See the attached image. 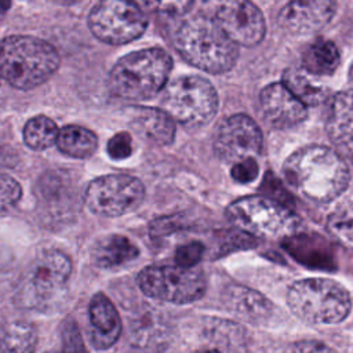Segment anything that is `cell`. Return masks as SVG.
Here are the masks:
<instances>
[{"label":"cell","mask_w":353,"mask_h":353,"mask_svg":"<svg viewBox=\"0 0 353 353\" xmlns=\"http://www.w3.org/2000/svg\"><path fill=\"white\" fill-rule=\"evenodd\" d=\"M132 125L146 139L157 145H170L175 138V121L163 109L135 108Z\"/></svg>","instance_id":"obj_19"},{"label":"cell","mask_w":353,"mask_h":353,"mask_svg":"<svg viewBox=\"0 0 353 353\" xmlns=\"http://www.w3.org/2000/svg\"><path fill=\"white\" fill-rule=\"evenodd\" d=\"M148 7H153L154 11L163 12L167 15H182L185 14L192 6V1H165V3H148Z\"/></svg>","instance_id":"obj_33"},{"label":"cell","mask_w":353,"mask_h":353,"mask_svg":"<svg viewBox=\"0 0 353 353\" xmlns=\"http://www.w3.org/2000/svg\"><path fill=\"white\" fill-rule=\"evenodd\" d=\"M226 218L237 229L265 237H285L298 226V216L284 204L265 196H247L230 203Z\"/></svg>","instance_id":"obj_7"},{"label":"cell","mask_w":353,"mask_h":353,"mask_svg":"<svg viewBox=\"0 0 353 353\" xmlns=\"http://www.w3.org/2000/svg\"><path fill=\"white\" fill-rule=\"evenodd\" d=\"M228 306L232 312L250 321H262L272 313V303L259 292L247 287H232L228 292Z\"/></svg>","instance_id":"obj_20"},{"label":"cell","mask_w":353,"mask_h":353,"mask_svg":"<svg viewBox=\"0 0 353 353\" xmlns=\"http://www.w3.org/2000/svg\"><path fill=\"white\" fill-rule=\"evenodd\" d=\"M172 44L186 62L211 74L230 70L239 58V46L208 17L182 21Z\"/></svg>","instance_id":"obj_2"},{"label":"cell","mask_w":353,"mask_h":353,"mask_svg":"<svg viewBox=\"0 0 353 353\" xmlns=\"http://www.w3.org/2000/svg\"><path fill=\"white\" fill-rule=\"evenodd\" d=\"M215 87L200 76H179L167 84L161 109L185 128L196 130L208 124L218 112Z\"/></svg>","instance_id":"obj_6"},{"label":"cell","mask_w":353,"mask_h":353,"mask_svg":"<svg viewBox=\"0 0 353 353\" xmlns=\"http://www.w3.org/2000/svg\"><path fill=\"white\" fill-rule=\"evenodd\" d=\"M61 58L48 41L11 34L0 40V79L18 90H32L46 83L59 68Z\"/></svg>","instance_id":"obj_3"},{"label":"cell","mask_w":353,"mask_h":353,"mask_svg":"<svg viewBox=\"0 0 353 353\" xmlns=\"http://www.w3.org/2000/svg\"><path fill=\"white\" fill-rule=\"evenodd\" d=\"M108 154L113 160H123L127 159L132 153V139L131 135L125 131L114 134L109 141L106 146Z\"/></svg>","instance_id":"obj_31"},{"label":"cell","mask_w":353,"mask_h":353,"mask_svg":"<svg viewBox=\"0 0 353 353\" xmlns=\"http://www.w3.org/2000/svg\"><path fill=\"white\" fill-rule=\"evenodd\" d=\"M171 55L160 48H143L121 57L108 79L110 91L123 99L143 101L157 95L168 81Z\"/></svg>","instance_id":"obj_4"},{"label":"cell","mask_w":353,"mask_h":353,"mask_svg":"<svg viewBox=\"0 0 353 353\" xmlns=\"http://www.w3.org/2000/svg\"><path fill=\"white\" fill-rule=\"evenodd\" d=\"M259 103L265 120L279 130L295 127L307 116V106L283 83H272L266 85L261 91Z\"/></svg>","instance_id":"obj_14"},{"label":"cell","mask_w":353,"mask_h":353,"mask_svg":"<svg viewBox=\"0 0 353 353\" xmlns=\"http://www.w3.org/2000/svg\"><path fill=\"white\" fill-rule=\"evenodd\" d=\"M137 283L149 298L183 305L200 299L205 292V277L200 269L172 265L143 268Z\"/></svg>","instance_id":"obj_8"},{"label":"cell","mask_w":353,"mask_h":353,"mask_svg":"<svg viewBox=\"0 0 353 353\" xmlns=\"http://www.w3.org/2000/svg\"><path fill=\"white\" fill-rule=\"evenodd\" d=\"M171 341V330L159 316L148 312L131 321L130 345L137 353H160Z\"/></svg>","instance_id":"obj_18"},{"label":"cell","mask_w":353,"mask_h":353,"mask_svg":"<svg viewBox=\"0 0 353 353\" xmlns=\"http://www.w3.org/2000/svg\"><path fill=\"white\" fill-rule=\"evenodd\" d=\"M204 245L199 241H192L189 244L178 247L175 252V262L182 268H194L203 258Z\"/></svg>","instance_id":"obj_30"},{"label":"cell","mask_w":353,"mask_h":353,"mask_svg":"<svg viewBox=\"0 0 353 353\" xmlns=\"http://www.w3.org/2000/svg\"><path fill=\"white\" fill-rule=\"evenodd\" d=\"M200 353H221L219 350H215V349H211V350H203Z\"/></svg>","instance_id":"obj_36"},{"label":"cell","mask_w":353,"mask_h":353,"mask_svg":"<svg viewBox=\"0 0 353 353\" xmlns=\"http://www.w3.org/2000/svg\"><path fill=\"white\" fill-rule=\"evenodd\" d=\"M83 199L88 211L95 215L121 216L142 204L145 186L132 175L110 174L91 181Z\"/></svg>","instance_id":"obj_11"},{"label":"cell","mask_w":353,"mask_h":353,"mask_svg":"<svg viewBox=\"0 0 353 353\" xmlns=\"http://www.w3.org/2000/svg\"><path fill=\"white\" fill-rule=\"evenodd\" d=\"M22 196V188L17 179L0 174V211L14 207Z\"/></svg>","instance_id":"obj_29"},{"label":"cell","mask_w":353,"mask_h":353,"mask_svg":"<svg viewBox=\"0 0 353 353\" xmlns=\"http://www.w3.org/2000/svg\"><path fill=\"white\" fill-rule=\"evenodd\" d=\"M291 312L310 324H336L347 317L352 301L347 290L331 279H303L287 292Z\"/></svg>","instance_id":"obj_5"},{"label":"cell","mask_w":353,"mask_h":353,"mask_svg":"<svg viewBox=\"0 0 353 353\" xmlns=\"http://www.w3.org/2000/svg\"><path fill=\"white\" fill-rule=\"evenodd\" d=\"M88 28L103 43L127 44L142 36L148 28V17L137 3L105 0L91 8Z\"/></svg>","instance_id":"obj_10"},{"label":"cell","mask_w":353,"mask_h":353,"mask_svg":"<svg viewBox=\"0 0 353 353\" xmlns=\"http://www.w3.org/2000/svg\"><path fill=\"white\" fill-rule=\"evenodd\" d=\"M88 316L91 345L97 349L110 347L121 332V319L112 301L101 292L95 294L90 302Z\"/></svg>","instance_id":"obj_17"},{"label":"cell","mask_w":353,"mask_h":353,"mask_svg":"<svg viewBox=\"0 0 353 353\" xmlns=\"http://www.w3.org/2000/svg\"><path fill=\"white\" fill-rule=\"evenodd\" d=\"M258 171H259V167H258L256 160L245 159V160H241V161L233 164L230 174L234 181H237L240 183H248L256 178Z\"/></svg>","instance_id":"obj_32"},{"label":"cell","mask_w":353,"mask_h":353,"mask_svg":"<svg viewBox=\"0 0 353 353\" xmlns=\"http://www.w3.org/2000/svg\"><path fill=\"white\" fill-rule=\"evenodd\" d=\"M37 331L28 321H11L0 330V353H34Z\"/></svg>","instance_id":"obj_24"},{"label":"cell","mask_w":353,"mask_h":353,"mask_svg":"<svg viewBox=\"0 0 353 353\" xmlns=\"http://www.w3.org/2000/svg\"><path fill=\"white\" fill-rule=\"evenodd\" d=\"M212 19L237 46H256L265 36V18L250 1H223L216 7Z\"/></svg>","instance_id":"obj_13"},{"label":"cell","mask_w":353,"mask_h":353,"mask_svg":"<svg viewBox=\"0 0 353 353\" xmlns=\"http://www.w3.org/2000/svg\"><path fill=\"white\" fill-rule=\"evenodd\" d=\"M339 51L330 40H316L312 43L302 55L303 69L309 74L330 76L339 66Z\"/></svg>","instance_id":"obj_23"},{"label":"cell","mask_w":353,"mask_h":353,"mask_svg":"<svg viewBox=\"0 0 353 353\" xmlns=\"http://www.w3.org/2000/svg\"><path fill=\"white\" fill-rule=\"evenodd\" d=\"M138 255V247H135L125 236L109 234L98 240L92 252V259L98 266L113 268L127 263Z\"/></svg>","instance_id":"obj_21"},{"label":"cell","mask_w":353,"mask_h":353,"mask_svg":"<svg viewBox=\"0 0 353 353\" xmlns=\"http://www.w3.org/2000/svg\"><path fill=\"white\" fill-rule=\"evenodd\" d=\"M325 127L338 153L353 163V90L332 97Z\"/></svg>","instance_id":"obj_16"},{"label":"cell","mask_w":353,"mask_h":353,"mask_svg":"<svg viewBox=\"0 0 353 353\" xmlns=\"http://www.w3.org/2000/svg\"><path fill=\"white\" fill-rule=\"evenodd\" d=\"M62 353H88L79 327L73 319H66L61 330Z\"/></svg>","instance_id":"obj_28"},{"label":"cell","mask_w":353,"mask_h":353,"mask_svg":"<svg viewBox=\"0 0 353 353\" xmlns=\"http://www.w3.org/2000/svg\"><path fill=\"white\" fill-rule=\"evenodd\" d=\"M283 174L298 193L319 204H327L339 197L350 181V171L342 156L321 145L295 150L285 160Z\"/></svg>","instance_id":"obj_1"},{"label":"cell","mask_w":353,"mask_h":353,"mask_svg":"<svg viewBox=\"0 0 353 353\" xmlns=\"http://www.w3.org/2000/svg\"><path fill=\"white\" fill-rule=\"evenodd\" d=\"M336 4L330 0H296L279 14V25L292 34H309L323 29L334 17Z\"/></svg>","instance_id":"obj_15"},{"label":"cell","mask_w":353,"mask_h":353,"mask_svg":"<svg viewBox=\"0 0 353 353\" xmlns=\"http://www.w3.org/2000/svg\"><path fill=\"white\" fill-rule=\"evenodd\" d=\"M288 353H332L331 347L327 346L325 343L320 342V341H312V339H306V341H299L295 342Z\"/></svg>","instance_id":"obj_34"},{"label":"cell","mask_w":353,"mask_h":353,"mask_svg":"<svg viewBox=\"0 0 353 353\" xmlns=\"http://www.w3.org/2000/svg\"><path fill=\"white\" fill-rule=\"evenodd\" d=\"M57 146L66 156L74 159H87L97 152L98 137L85 127L69 124L59 130Z\"/></svg>","instance_id":"obj_22"},{"label":"cell","mask_w":353,"mask_h":353,"mask_svg":"<svg viewBox=\"0 0 353 353\" xmlns=\"http://www.w3.org/2000/svg\"><path fill=\"white\" fill-rule=\"evenodd\" d=\"M261 149L262 132L250 116L232 114L218 125L214 150L222 161L236 164L245 159H255Z\"/></svg>","instance_id":"obj_12"},{"label":"cell","mask_w":353,"mask_h":353,"mask_svg":"<svg viewBox=\"0 0 353 353\" xmlns=\"http://www.w3.org/2000/svg\"><path fill=\"white\" fill-rule=\"evenodd\" d=\"M327 229L331 236L347 248H353V200L338 205L328 216Z\"/></svg>","instance_id":"obj_27"},{"label":"cell","mask_w":353,"mask_h":353,"mask_svg":"<svg viewBox=\"0 0 353 353\" xmlns=\"http://www.w3.org/2000/svg\"><path fill=\"white\" fill-rule=\"evenodd\" d=\"M72 273L70 259L58 250L41 252L28 268L15 299L23 307H39L66 284Z\"/></svg>","instance_id":"obj_9"},{"label":"cell","mask_w":353,"mask_h":353,"mask_svg":"<svg viewBox=\"0 0 353 353\" xmlns=\"http://www.w3.org/2000/svg\"><path fill=\"white\" fill-rule=\"evenodd\" d=\"M176 226H178V221L172 216L159 218L152 222L150 233L153 236H165V234L174 233V230H176Z\"/></svg>","instance_id":"obj_35"},{"label":"cell","mask_w":353,"mask_h":353,"mask_svg":"<svg viewBox=\"0 0 353 353\" xmlns=\"http://www.w3.org/2000/svg\"><path fill=\"white\" fill-rule=\"evenodd\" d=\"M349 77H350V80L353 81V63H352V66H350V69H349Z\"/></svg>","instance_id":"obj_37"},{"label":"cell","mask_w":353,"mask_h":353,"mask_svg":"<svg viewBox=\"0 0 353 353\" xmlns=\"http://www.w3.org/2000/svg\"><path fill=\"white\" fill-rule=\"evenodd\" d=\"M58 127L55 121L44 114L29 119L23 127V141L33 150H44L57 143Z\"/></svg>","instance_id":"obj_25"},{"label":"cell","mask_w":353,"mask_h":353,"mask_svg":"<svg viewBox=\"0 0 353 353\" xmlns=\"http://www.w3.org/2000/svg\"><path fill=\"white\" fill-rule=\"evenodd\" d=\"M283 84L306 106L319 105L327 97L324 88L313 85L298 69H287L283 74Z\"/></svg>","instance_id":"obj_26"}]
</instances>
